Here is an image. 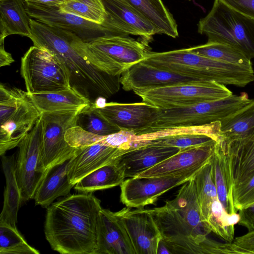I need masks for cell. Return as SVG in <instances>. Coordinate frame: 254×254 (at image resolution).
Segmentation results:
<instances>
[{
	"mask_svg": "<svg viewBox=\"0 0 254 254\" xmlns=\"http://www.w3.org/2000/svg\"><path fill=\"white\" fill-rule=\"evenodd\" d=\"M251 100L246 92L219 100L193 105L161 109L150 127L144 133L157 129L208 124L239 110Z\"/></svg>",
	"mask_w": 254,
	"mask_h": 254,
	"instance_id": "obj_6",
	"label": "cell"
},
{
	"mask_svg": "<svg viewBox=\"0 0 254 254\" xmlns=\"http://www.w3.org/2000/svg\"><path fill=\"white\" fill-rule=\"evenodd\" d=\"M234 206L237 211L254 203V176L233 189Z\"/></svg>",
	"mask_w": 254,
	"mask_h": 254,
	"instance_id": "obj_39",
	"label": "cell"
},
{
	"mask_svg": "<svg viewBox=\"0 0 254 254\" xmlns=\"http://www.w3.org/2000/svg\"><path fill=\"white\" fill-rule=\"evenodd\" d=\"M26 2L41 4L50 6H59L68 0H24Z\"/></svg>",
	"mask_w": 254,
	"mask_h": 254,
	"instance_id": "obj_45",
	"label": "cell"
},
{
	"mask_svg": "<svg viewBox=\"0 0 254 254\" xmlns=\"http://www.w3.org/2000/svg\"><path fill=\"white\" fill-rule=\"evenodd\" d=\"M219 121L221 140L229 142L239 139L254 127V99Z\"/></svg>",
	"mask_w": 254,
	"mask_h": 254,
	"instance_id": "obj_32",
	"label": "cell"
},
{
	"mask_svg": "<svg viewBox=\"0 0 254 254\" xmlns=\"http://www.w3.org/2000/svg\"><path fill=\"white\" fill-rule=\"evenodd\" d=\"M162 240L177 254H203L215 241L201 218L193 177L179 189L174 199L161 207L148 209Z\"/></svg>",
	"mask_w": 254,
	"mask_h": 254,
	"instance_id": "obj_3",
	"label": "cell"
},
{
	"mask_svg": "<svg viewBox=\"0 0 254 254\" xmlns=\"http://www.w3.org/2000/svg\"><path fill=\"white\" fill-rule=\"evenodd\" d=\"M29 245L17 229L0 222V254H39Z\"/></svg>",
	"mask_w": 254,
	"mask_h": 254,
	"instance_id": "obj_37",
	"label": "cell"
},
{
	"mask_svg": "<svg viewBox=\"0 0 254 254\" xmlns=\"http://www.w3.org/2000/svg\"><path fill=\"white\" fill-rule=\"evenodd\" d=\"M15 160L14 155L1 156L6 186L0 216V222L7 223L14 228H16L18 211L22 203L20 190L15 176Z\"/></svg>",
	"mask_w": 254,
	"mask_h": 254,
	"instance_id": "obj_29",
	"label": "cell"
},
{
	"mask_svg": "<svg viewBox=\"0 0 254 254\" xmlns=\"http://www.w3.org/2000/svg\"><path fill=\"white\" fill-rule=\"evenodd\" d=\"M4 40H0V66L10 65L14 60L11 55L6 52L4 47Z\"/></svg>",
	"mask_w": 254,
	"mask_h": 254,
	"instance_id": "obj_44",
	"label": "cell"
},
{
	"mask_svg": "<svg viewBox=\"0 0 254 254\" xmlns=\"http://www.w3.org/2000/svg\"><path fill=\"white\" fill-rule=\"evenodd\" d=\"M97 109L106 120L121 130L131 131L135 134L148 129L160 110L158 107L144 102H111Z\"/></svg>",
	"mask_w": 254,
	"mask_h": 254,
	"instance_id": "obj_16",
	"label": "cell"
},
{
	"mask_svg": "<svg viewBox=\"0 0 254 254\" xmlns=\"http://www.w3.org/2000/svg\"><path fill=\"white\" fill-rule=\"evenodd\" d=\"M194 81L200 80L159 69L142 61L133 65L120 77L123 88L134 92Z\"/></svg>",
	"mask_w": 254,
	"mask_h": 254,
	"instance_id": "obj_17",
	"label": "cell"
},
{
	"mask_svg": "<svg viewBox=\"0 0 254 254\" xmlns=\"http://www.w3.org/2000/svg\"><path fill=\"white\" fill-rule=\"evenodd\" d=\"M126 150L100 143L79 148L68 163L70 183L75 185L90 173L115 160Z\"/></svg>",
	"mask_w": 254,
	"mask_h": 254,
	"instance_id": "obj_21",
	"label": "cell"
},
{
	"mask_svg": "<svg viewBox=\"0 0 254 254\" xmlns=\"http://www.w3.org/2000/svg\"><path fill=\"white\" fill-rule=\"evenodd\" d=\"M192 53L221 62L241 66H252L251 59L240 50L227 44L207 42L188 48Z\"/></svg>",
	"mask_w": 254,
	"mask_h": 254,
	"instance_id": "obj_33",
	"label": "cell"
},
{
	"mask_svg": "<svg viewBox=\"0 0 254 254\" xmlns=\"http://www.w3.org/2000/svg\"><path fill=\"white\" fill-rule=\"evenodd\" d=\"M212 175L218 199L228 214L237 213L233 200V186L228 155L219 140L215 145L210 160Z\"/></svg>",
	"mask_w": 254,
	"mask_h": 254,
	"instance_id": "obj_26",
	"label": "cell"
},
{
	"mask_svg": "<svg viewBox=\"0 0 254 254\" xmlns=\"http://www.w3.org/2000/svg\"><path fill=\"white\" fill-rule=\"evenodd\" d=\"M198 32L208 42L230 45L254 58V19L215 0L208 14L198 23Z\"/></svg>",
	"mask_w": 254,
	"mask_h": 254,
	"instance_id": "obj_5",
	"label": "cell"
},
{
	"mask_svg": "<svg viewBox=\"0 0 254 254\" xmlns=\"http://www.w3.org/2000/svg\"><path fill=\"white\" fill-rule=\"evenodd\" d=\"M41 114L27 95L15 112L0 124V155L18 146L32 130Z\"/></svg>",
	"mask_w": 254,
	"mask_h": 254,
	"instance_id": "obj_20",
	"label": "cell"
},
{
	"mask_svg": "<svg viewBox=\"0 0 254 254\" xmlns=\"http://www.w3.org/2000/svg\"><path fill=\"white\" fill-rule=\"evenodd\" d=\"M76 125L86 131L102 136L115 133L121 130L106 120L93 103L79 112Z\"/></svg>",
	"mask_w": 254,
	"mask_h": 254,
	"instance_id": "obj_36",
	"label": "cell"
},
{
	"mask_svg": "<svg viewBox=\"0 0 254 254\" xmlns=\"http://www.w3.org/2000/svg\"><path fill=\"white\" fill-rule=\"evenodd\" d=\"M27 92L16 87L0 84V124L15 112Z\"/></svg>",
	"mask_w": 254,
	"mask_h": 254,
	"instance_id": "obj_38",
	"label": "cell"
},
{
	"mask_svg": "<svg viewBox=\"0 0 254 254\" xmlns=\"http://www.w3.org/2000/svg\"><path fill=\"white\" fill-rule=\"evenodd\" d=\"M232 242L248 254H254V231L236 237Z\"/></svg>",
	"mask_w": 254,
	"mask_h": 254,
	"instance_id": "obj_43",
	"label": "cell"
},
{
	"mask_svg": "<svg viewBox=\"0 0 254 254\" xmlns=\"http://www.w3.org/2000/svg\"><path fill=\"white\" fill-rule=\"evenodd\" d=\"M193 179L201 218L207 224L212 204L218 198L210 160L195 174Z\"/></svg>",
	"mask_w": 254,
	"mask_h": 254,
	"instance_id": "obj_34",
	"label": "cell"
},
{
	"mask_svg": "<svg viewBox=\"0 0 254 254\" xmlns=\"http://www.w3.org/2000/svg\"><path fill=\"white\" fill-rule=\"evenodd\" d=\"M30 17L50 26L69 31L88 43L97 38L111 34L102 25L76 15L63 12L59 7L25 1Z\"/></svg>",
	"mask_w": 254,
	"mask_h": 254,
	"instance_id": "obj_13",
	"label": "cell"
},
{
	"mask_svg": "<svg viewBox=\"0 0 254 254\" xmlns=\"http://www.w3.org/2000/svg\"><path fill=\"white\" fill-rule=\"evenodd\" d=\"M141 139L145 142L138 147L156 145L177 147L180 150L217 141L209 135L189 133L183 127H179L175 130L165 128L150 131L142 134Z\"/></svg>",
	"mask_w": 254,
	"mask_h": 254,
	"instance_id": "obj_27",
	"label": "cell"
},
{
	"mask_svg": "<svg viewBox=\"0 0 254 254\" xmlns=\"http://www.w3.org/2000/svg\"><path fill=\"white\" fill-rule=\"evenodd\" d=\"M177 147L146 145L127 150L115 160L125 178L135 177L178 152Z\"/></svg>",
	"mask_w": 254,
	"mask_h": 254,
	"instance_id": "obj_22",
	"label": "cell"
},
{
	"mask_svg": "<svg viewBox=\"0 0 254 254\" xmlns=\"http://www.w3.org/2000/svg\"><path fill=\"white\" fill-rule=\"evenodd\" d=\"M115 213L125 227L136 254H157L162 236L148 209L127 207Z\"/></svg>",
	"mask_w": 254,
	"mask_h": 254,
	"instance_id": "obj_14",
	"label": "cell"
},
{
	"mask_svg": "<svg viewBox=\"0 0 254 254\" xmlns=\"http://www.w3.org/2000/svg\"><path fill=\"white\" fill-rule=\"evenodd\" d=\"M232 9L254 19V0H220Z\"/></svg>",
	"mask_w": 254,
	"mask_h": 254,
	"instance_id": "obj_41",
	"label": "cell"
},
{
	"mask_svg": "<svg viewBox=\"0 0 254 254\" xmlns=\"http://www.w3.org/2000/svg\"><path fill=\"white\" fill-rule=\"evenodd\" d=\"M59 9L101 25L104 22L106 16L101 0H68L61 4Z\"/></svg>",
	"mask_w": 254,
	"mask_h": 254,
	"instance_id": "obj_35",
	"label": "cell"
},
{
	"mask_svg": "<svg viewBox=\"0 0 254 254\" xmlns=\"http://www.w3.org/2000/svg\"><path fill=\"white\" fill-rule=\"evenodd\" d=\"M171 254V252L162 240H161L158 247L157 254Z\"/></svg>",
	"mask_w": 254,
	"mask_h": 254,
	"instance_id": "obj_46",
	"label": "cell"
},
{
	"mask_svg": "<svg viewBox=\"0 0 254 254\" xmlns=\"http://www.w3.org/2000/svg\"><path fill=\"white\" fill-rule=\"evenodd\" d=\"M216 142L213 141L180 150L175 154L144 171L136 177L166 176L176 175L195 168H201L210 161Z\"/></svg>",
	"mask_w": 254,
	"mask_h": 254,
	"instance_id": "obj_19",
	"label": "cell"
},
{
	"mask_svg": "<svg viewBox=\"0 0 254 254\" xmlns=\"http://www.w3.org/2000/svg\"><path fill=\"white\" fill-rule=\"evenodd\" d=\"M92 61L107 73L121 75L133 65L143 61L148 50L144 43L126 36L107 34L87 43Z\"/></svg>",
	"mask_w": 254,
	"mask_h": 254,
	"instance_id": "obj_7",
	"label": "cell"
},
{
	"mask_svg": "<svg viewBox=\"0 0 254 254\" xmlns=\"http://www.w3.org/2000/svg\"><path fill=\"white\" fill-rule=\"evenodd\" d=\"M24 0H0V40L10 35L30 38V20Z\"/></svg>",
	"mask_w": 254,
	"mask_h": 254,
	"instance_id": "obj_28",
	"label": "cell"
},
{
	"mask_svg": "<svg viewBox=\"0 0 254 254\" xmlns=\"http://www.w3.org/2000/svg\"><path fill=\"white\" fill-rule=\"evenodd\" d=\"M96 254H136L129 237L115 212L102 208L97 218Z\"/></svg>",
	"mask_w": 254,
	"mask_h": 254,
	"instance_id": "obj_18",
	"label": "cell"
},
{
	"mask_svg": "<svg viewBox=\"0 0 254 254\" xmlns=\"http://www.w3.org/2000/svg\"><path fill=\"white\" fill-rule=\"evenodd\" d=\"M43 123L40 116L18 146L15 169L22 202L33 199L47 170L43 161Z\"/></svg>",
	"mask_w": 254,
	"mask_h": 254,
	"instance_id": "obj_10",
	"label": "cell"
},
{
	"mask_svg": "<svg viewBox=\"0 0 254 254\" xmlns=\"http://www.w3.org/2000/svg\"><path fill=\"white\" fill-rule=\"evenodd\" d=\"M155 28L157 34L178 36L177 25L161 0H124Z\"/></svg>",
	"mask_w": 254,
	"mask_h": 254,
	"instance_id": "obj_30",
	"label": "cell"
},
{
	"mask_svg": "<svg viewBox=\"0 0 254 254\" xmlns=\"http://www.w3.org/2000/svg\"><path fill=\"white\" fill-rule=\"evenodd\" d=\"M101 0L106 13L102 25L111 34H131L149 39L157 34L155 27L125 0Z\"/></svg>",
	"mask_w": 254,
	"mask_h": 254,
	"instance_id": "obj_15",
	"label": "cell"
},
{
	"mask_svg": "<svg viewBox=\"0 0 254 254\" xmlns=\"http://www.w3.org/2000/svg\"><path fill=\"white\" fill-rule=\"evenodd\" d=\"M20 72L28 93L70 87L69 73L63 64L47 51L35 45L22 57Z\"/></svg>",
	"mask_w": 254,
	"mask_h": 254,
	"instance_id": "obj_9",
	"label": "cell"
},
{
	"mask_svg": "<svg viewBox=\"0 0 254 254\" xmlns=\"http://www.w3.org/2000/svg\"><path fill=\"white\" fill-rule=\"evenodd\" d=\"M34 45L56 57L66 68L70 86L94 103L99 97L109 98L120 88L121 75L104 71L91 60L87 43L75 34L50 26L35 19L30 20Z\"/></svg>",
	"mask_w": 254,
	"mask_h": 254,
	"instance_id": "obj_1",
	"label": "cell"
},
{
	"mask_svg": "<svg viewBox=\"0 0 254 254\" xmlns=\"http://www.w3.org/2000/svg\"><path fill=\"white\" fill-rule=\"evenodd\" d=\"M28 95L41 114L64 110L81 111L92 104L71 87L51 92L28 93Z\"/></svg>",
	"mask_w": 254,
	"mask_h": 254,
	"instance_id": "obj_24",
	"label": "cell"
},
{
	"mask_svg": "<svg viewBox=\"0 0 254 254\" xmlns=\"http://www.w3.org/2000/svg\"><path fill=\"white\" fill-rule=\"evenodd\" d=\"M101 201L92 193L64 196L47 207L44 232L51 248L62 254H96Z\"/></svg>",
	"mask_w": 254,
	"mask_h": 254,
	"instance_id": "obj_2",
	"label": "cell"
},
{
	"mask_svg": "<svg viewBox=\"0 0 254 254\" xmlns=\"http://www.w3.org/2000/svg\"><path fill=\"white\" fill-rule=\"evenodd\" d=\"M221 141L228 155L234 188L254 176V127L238 139Z\"/></svg>",
	"mask_w": 254,
	"mask_h": 254,
	"instance_id": "obj_23",
	"label": "cell"
},
{
	"mask_svg": "<svg viewBox=\"0 0 254 254\" xmlns=\"http://www.w3.org/2000/svg\"><path fill=\"white\" fill-rule=\"evenodd\" d=\"M201 168L166 176L129 178L120 185L121 201L135 208L154 204L163 194L190 180Z\"/></svg>",
	"mask_w": 254,
	"mask_h": 254,
	"instance_id": "obj_12",
	"label": "cell"
},
{
	"mask_svg": "<svg viewBox=\"0 0 254 254\" xmlns=\"http://www.w3.org/2000/svg\"><path fill=\"white\" fill-rule=\"evenodd\" d=\"M80 111L64 110L41 114L43 123V161L46 169L70 159L79 148L70 146L65 139L66 131L77 125Z\"/></svg>",
	"mask_w": 254,
	"mask_h": 254,
	"instance_id": "obj_11",
	"label": "cell"
},
{
	"mask_svg": "<svg viewBox=\"0 0 254 254\" xmlns=\"http://www.w3.org/2000/svg\"><path fill=\"white\" fill-rule=\"evenodd\" d=\"M125 179L123 170L114 160L83 177L73 188L80 193H93L120 186Z\"/></svg>",
	"mask_w": 254,
	"mask_h": 254,
	"instance_id": "obj_31",
	"label": "cell"
},
{
	"mask_svg": "<svg viewBox=\"0 0 254 254\" xmlns=\"http://www.w3.org/2000/svg\"><path fill=\"white\" fill-rule=\"evenodd\" d=\"M134 93L143 102L161 109L222 99L233 94L225 85L214 81H194Z\"/></svg>",
	"mask_w": 254,
	"mask_h": 254,
	"instance_id": "obj_8",
	"label": "cell"
},
{
	"mask_svg": "<svg viewBox=\"0 0 254 254\" xmlns=\"http://www.w3.org/2000/svg\"><path fill=\"white\" fill-rule=\"evenodd\" d=\"M69 160L47 169L34 196L35 204L47 208L57 198L70 195L74 185L70 183L67 176Z\"/></svg>",
	"mask_w": 254,
	"mask_h": 254,
	"instance_id": "obj_25",
	"label": "cell"
},
{
	"mask_svg": "<svg viewBox=\"0 0 254 254\" xmlns=\"http://www.w3.org/2000/svg\"><path fill=\"white\" fill-rule=\"evenodd\" d=\"M142 62L157 67L200 81H214L243 87L254 80L252 66L219 62L189 51L187 49L164 52L148 51Z\"/></svg>",
	"mask_w": 254,
	"mask_h": 254,
	"instance_id": "obj_4",
	"label": "cell"
},
{
	"mask_svg": "<svg viewBox=\"0 0 254 254\" xmlns=\"http://www.w3.org/2000/svg\"><path fill=\"white\" fill-rule=\"evenodd\" d=\"M239 225L246 228L248 232L254 231V203L239 210Z\"/></svg>",
	"mask_w": 254,
	"mask_h": 254,
	"instance_id": "obj_42",
	"label": "cell"
},
{
	"mask_svg": "<svg viewBox=\"0 0 254 254\" xmlns=\"http://www.w3.org/2000/svg\"><path fill=\"white\" fill-rule=\"evenodd\" d=\"M220 127V122L216 121L201 126L183 127H189L191 128L192 131L191 133H199L209 135L218 141L220 139L221 136ZM140 133L135 134L134 132L132 133L131 135L130 142L129 145V148L137 147L142 144V143L139 142L137 139V136Z\"/></svg>",
	"mask_w": 254,
	"mask_h": 254,
	"instance_id": "obj_40",
	"label": "cell"
}]
</instances>
